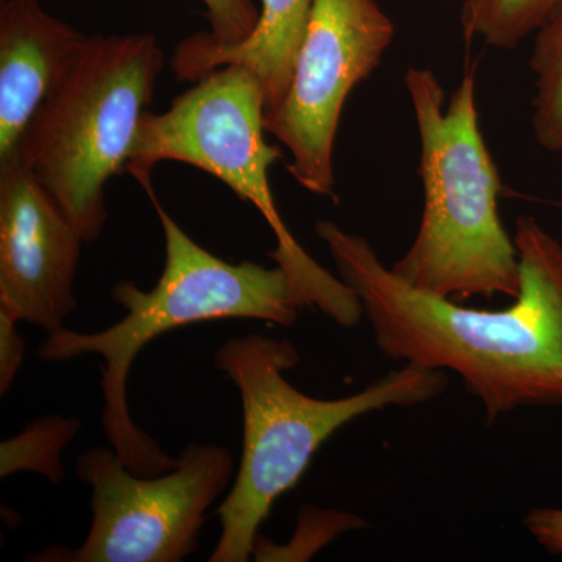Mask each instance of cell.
<instances>
[{
    "label": "cell",
    "instance_id": "1",
    "mask_svg": "<svg viewBox=\"0 0 562 562\" xmlns=\"http://www.w3.org/2000/svg\"><path fill=\"white\" fill-rule=\"evenodd\" d=\"M316 233L387 358L458 373L490 422L525 406L562 405V244L535 217H517L520 292L497 312L413 286L364 236L335 222L317 221Z\"/></svg>",
    "mask_w": 562,
    "mask_h": 562
},
{
    "label": "cell",
    "instance_id": "2",
    "mask_svg": "<svg viewBox=\"0 0 562 562\" xmlns=\"http://www.w3.org/2000/svg\"><path fill=\"white\" fill-rule=\"evenodd\" d=\"M149 194L165 233L166 260L160 280L150 291L121 280L111 299L127 312L124 319L102 331L60 328L40 344L44 361H68L85 355L102 358V420L106 438L128 471L157 476L172 471L179 458L169 457L128 412V373L147 344L165 333L222 319H257L290 327L299 319L297 299L288 273L254 261L232 265L203 249L162 209L154 188Z\"/></svg>",
    "mask_w": 562,
    "mask_h": 562
},
{
    "label": "cell",
    "instance_id": "3",
    "mask_svg": "<svg viewBox=\"0 0 562 562\" xmlns=\"http://www.w3.org/2000/svg\"><path fill=\"white\" fill-rule=\"evenodd\" d=\"M406 90L420 140L424 213L408 251L392 271L446 299L520 292L519 255L498 214L502 180L480 131L475 74L449 103L436 74L409 68Z\"/></svg>",
    "mask_w": 562,
    "mask_h": 562
},
{
    "label": "cell",
    "instance_id": "4",
    "mask_svg": "<svg viewBox=\"0 0 562 562\" xmlns=\"http://www.w3.org/2000/svg\"><path fill=\"white\" fill-rule=\"evenodd\" d=\"M288 339L249 335L228 339L214 362L239 390L243 454L231 494L222 502L221 538L210 562H247L273 503L292 490L322 443L339 428L387 406L419 405L442 394L443 371L406 364L350 397L314 398L292 386L283 373L299 364Z\"/></svg>",
    "mask_w": 562,
    "mask_h": 562
},
{
    "label": "cell",
    "instance_id": "5",
    "mask_svg": "<svg viewBox=\"0 0 562 562\" xmlns=\"http://www.w3.org/2000/svg\"><path fill=\"white\" fill-rule=\"evenodd\" d=\"M162 66L154 33L87 36L18 146L85 244L105 227L106 183L127 172Z\"/></svg>",
    "mask_w": 562,
    "mask_h": 562
},
{
    "label": "cell",
    "instance_id": "6",
    "mask_svg": "<svg viewBox=\"0 0 562 562\" xmlns=\"http://www.w3.org/2000/svg\"><path fill=\"white\" fill-rule=\"evenodd\" d=\"M266 135L260 81L243 66H222L194 81L165 113L147 111L127 172L147 188L158 162L180 161L224 181L271 227L277 247L269 257L290 277L301 310H317L342 327H355L364 316L357 295L310 257L277 210L269 169L281 150L266 143Z\"/></svg>",
    "mask_w": 562,
    "mask_h": 562
},
{
    "label": "cell",
    "instance_id": "7",
    "mask_svg": "<svg viewBox=\"0 0 562 562\" xmlns=\"http://www.w3.org/2000/svg\"><path fill=\"white\" fill-rule=\"evenodd\" d=\"M77 476L91 487L92 522L80 549L54 546L31 561L180 562L199 550L206 512L235 473L231 452L190 443L172 471L139 476L116 450L81 453Z\"/></svg>",
    "mask_w": 562,
    "mask_h": 562
},
{
    "label": "cell",
    "instance_id": "8",
    "mask_svg": "<svg viewBox=\"0 0 562 562\" xmlns=\"http://www.w3.org/2000/svg\"><path fill=\"white\" fill-rule=\"evenodd\" d=\"M394 22L375 0H314L312 18L279 106L265 128L290 151L292 179L336 198V133L350 92L379 68L394 40Z\"/></svg>",
    "mask_w": 562,
    "mask_h": 562
},
{
    "label": "cell",
    "instance_id": "9",
    "mask_svg": "<svg viewBox=\"0 0 562 562\" xmlns=\"http://www.w3.org/2000/svg\"><path fill=\"white\" fill-rule=\"evenodd\" d=\"M81 238L18 151L0 161V308L60 330L76 310Z\"/></svg>",
    "mask_w": 562,
    "mask_h": 562
},
{
    "label": "cell",
    "instance_id": "10",
    "mask_svg": "<svg viewBox=\"0 0 562 562\" xmlns=\"http://www.w3.org/2000/svg\"><path fill=\"white\" fill-rule=\"evenodd\" d=\"M85 40L40 0L0 2V161L16 151Z\"/></svg>",
    "mask_w": 562,
    "mask_h": 562
},
{
    "label": "cell",
    "instance_id": "11",
    "mask_svg": "<svg viewBox=\"0 0 562 562\" xmlns=\"http://www.w3.org/2000/svg\"><path fill=\"white\" fill-rule=\"evenodd\" d=\"M313 5L314 0H261L260 20L249 38L224 46L206 32L194 33L173 49V74L179 80L198 81L222 66H243L260 81L265 111H271L290 90Z\"/></svg>",
    "mask_w": 562,
    "mask_h": 562
},
{
    "label": "cell",
    "instance_id": "12",
    "mask_svg": "<svg viewBox=\"0 0 562 562\" xmlns=\"http://www.w3.org/2000/svg\"><path fill=\"white\" fill-rule=\"evenodd\" d=\"M530 68L536 76L532 133L543 149L562 154V3L536 31Z\"/></svg>",
    "mask_w": 562,
    "mask_h": 562
},
{
    "label": "cell",
    "instance_id": "13",
    "mask_svg": "<svg viewBox=\"0 0 562 562\" xmlns=\"http://www.w3.org/2000/svg\"><path fill=\"white\" fill-rule=\"evenodd\" d=\"M562 0H464L461 10L465 40L513 50L549 20Z\"/></svg>",
    "mask_w": 562,
    "mask_h": 562
},
{
    "label": "cell",
    "instance_id": "14",
    "mask_svg": "<svg viewBox=\"0 0 562 562\" xmlns=\"http://www.w3.org/2000/svg\"><path fill=\"white\" fill-rule=\"evenodd\" d=\"M77 417H43L29 425L24 431L0 446V476L16 472H36L50 483L65 479L61 452L79 432Z\"/></svg>",
    "mask_w": 562,
    "mask_h": 562
},
{
    "label": "cell",
    "instance_id": "15",
    "mask_svg": "<svg viewBox=\"0 0 562 562\" xmlns=\"http://www.w3.org/2000/svg\"><path fill=\"white\" fill-rule=\"evenodd\" d=\"M210 22L209 36L217 44H238L249 38L260 20L254 0H202Z\"/></svg>",
    "mask_w": 562,
    "mask_h": 562
},
{
    "label": "cell",
    "instance_id": "16",
    "mask_svg": "<svg viewBox=\"0 0 562 562\" xmlns=\"http://www.w3.org/2000/svg\"><path fill=\"white\" fill-rule=\"evenodd\" d=\"M14 314L0 308V394L5 395L24 361L25 339L18 331Z\"/></svg>",
    "mask_w": 562,
    "mask_h": 562
},
{
    "label": "cell",
    "instance_id": "17",
    "mask_svg": "<svg viewBox=\"0 0 562 562\" xmlns=\"http://www.w3.org/2000/svg\"><path fill=\"white\" fill-rule=\"evenodd\" d=\"M524 524L547 552L562 554L561 508H535L525 517Z\"/></svg>",
    "mask_w": 562,
    "mask_h": 562
}]
</instances>
